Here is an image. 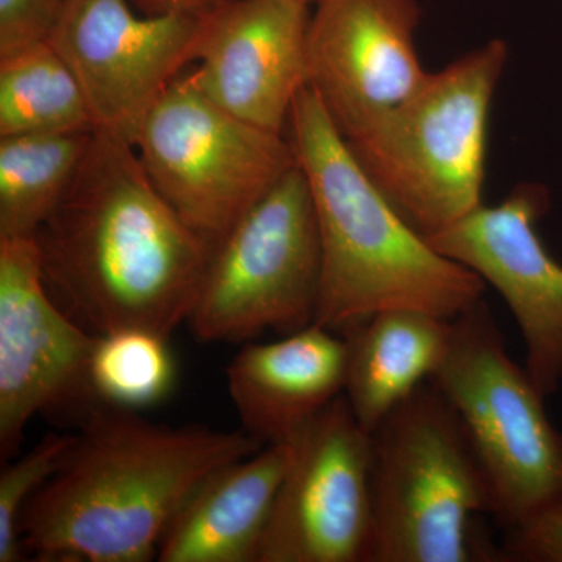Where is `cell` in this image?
Returning <instances> with one entry per match:
<instances>
[{
  "label": "cell",
  "instance_id": "cell-1",
  "mask_svg": "<svg viewBox=\"0 0 562 562\" xmlns=\"http://www.w3.org/2000/svg\"><path fill=\"white\" fill-rule=\"evenodd\" d=\"M35 239L47 290L99 336L136 328L171 338L190 321L213 255L151 184L135 147L98 132Z\"/></svg>",
  "mask_w": 562,
  "mask_h": 562
},
{
  "label": "cell",
  "instance_id": "cell-2",
  "mask_svg": "<svg viewBox=\"0 0 562 562\" xmlns=\"http://www.w3.org/2000/svg\"><path fill=\"white\" fill-rule=\"evenodd\" d=\"M262 447L244 430L169 427L98 403L25 503L22 549L38 561L157 560L162 532L202 480Z\"/></svg>",
  "mask_w": 562,
  "mask_h": 562
},
{
  "label": "cell",
  "instance_id": "cell-3",
  "mask_svg": "<svg viewBox=\"0 0 562 562\" xmlns=\"http://www.w3.org/2000/svg\"><path fill=\"white\" fill-rule=\"evenodd\" d=\"M286 132L319 225L316 324L344 331L394 308L453 321L482 301V277L436 250L395 210L312 88L295 98Z\"/></svg>",
  "mask_w": 562,
  "mask_h": 562
},
{
  "label": "cell",
  "instance_id": "cell-4",
  "mask_svg": "<svg viewBox=\"0 0 562 562\" xmlns=\"http://www.w3.org/2000/svg\"><path fill=\"white\" fill-rule=\"evenodd\" d=\"M508 46L492 40L427 79L347 140L362 169L425 238L483 205L487 124Z\"/></svg>",
  "mask_w": 562,
  "mask_h": 562
},
{
  "label": "cell",
  "instance_id": "cell-5",
  "mask_svg": "<svg viewBox=\"0 0 562 562\" xmlns=\"http://www.w3.org/2000/svg\"><path fill=\"white\" fill-rule=\"evenodd\" d=\"M369 562L497 561L472 519L494 513L490 479L468 428L428 380L371 432Z\"/></svg>",
  "mask_w": 562,
  "mask_h": 562
},
{
  "label": "cell",
  "instance_id": "cell-6",
  "mask_svg": "<svg viewBox=\"0 0 562 562\" xmlns=\"http://www.w3.org/2000/svg\"><path fill=\"white\" fill-rule=\"evenodd\" d=\"M431 380L468 428L503 527L562 501V431L527 368L509 357L483 299L452 321L449 351Z\"/></svg>",
  "mask_w": 562,
  "mask_h": 562
},
{
  "label": "cell",
  "instance_id": "cell-7",
  "mask_svg": "<svg viewBox=\"0 0 562 562\" xmlns=\"http://www.w3.org/2000/svg\"><path fill=\"white\" fill-rule=\"evenodd\" d=\"M135 150L151 184L213 250L297 166L286 135L221 109L192 70L150 111Z\"/></svg>",
  "mask_w": 562,
  "mask_h": 562
},
{
  "label": "cell",
  "instance_id": "cell-8",
  "mask_svg": "<svg viewBox=\"0 0 562 562\" xmlns=\"http://www.w3.org/2000/svg\"><path fill=\"white\" fill-rule=\"evenodd\" d=\"M321 277L319 225L297 165L217 244L188 322L203 342L303 330L316 322Z\"/></svg>",
  "mask_w": 562,
  "mask_h": 562
},
{
  "label": "cell",
  "instance_id": "cell-9",
  "mask_svg": "<svg viewBox=\"0 0 562 562\" xmlns=\"http://www.w3.org/2000/svg\"><path fill=\"white\" fill-rule=\"evenodd\" d=\"M98 336L58 305L35 236H0V460H13L36 414L98 405L90 366Z\"/></svg>",
  "mask_w": 562,
  "mask_h": 562
},
{
  "label": "cell",
  "instance_id": "cell-10",
  "mask_svg": "<svg viewBox=\"0 0 562 562\" xmlns=\"http://www.w3.org/2000/svg\"><path fill=\"white\" fill-rule=\"evenodd\" d=\"M203 21L138 16L127 0H65L50 44L79 80L95 132L135 147L150 111L195 61Z\"/></svg>",
  "mask_w": 562,
  "mask_h": 562
},
{
  "label": "cell",
  "instance_id": "cell-11",
  "mask_svg": "<svg viewBox=\"0 0 562 562\" xmlns=\"http://www.w3.org/2000/svg\"><path fill=\"white\" fill-rule=\"evenodd\" d=\"M372 436L339 395L301 432L257 562H369Z\"/></svg>",
  "mask_w": 562,
  "mask_h": 562
},
{
  "label": "cell",
  "instance_id": "cell-12",
  "mask_svg": "<svg viewBox=\"0 0 562 562\" xmlns=\"http://www.w3.org/2000/svg\"><path fill=\"white\" fill-rule=\"evenodd\" d=\"M549 206L541 184H519L498 205L479 206L427 238L502 295L522 333L525 368L546 397L562 384V265L536 231Z\"/></svg>",
  "mask_w": 562,
  "mask_h": 562
},
{
  "label": "cell",
  "instance_id": "cell-13",
  "mask_svg": "<svg viewBox=\"0 0 562 562\" xmlns=\"http://www.w3.org/2000/svg\"><path fill=\"white\" fill-rule=\"evenodd\" d=\"M417 0H321L308 31V87L347 140L427 79L414 35Z\"/></svg>",
  "mask_w": 562,
  "mask_h": 562
},
{
  "label": "cell",
  "instance_id": "cell-14",
  "mask_svg": "<svg viewBox=\"0 0 562 562\" xmlns=\"http://www.w3.org/2000/svg\"><path fill=\"white\" fill-rule=\"evenodd\" d=\"M310 5L299 0H232L205 14L195 83L239 120L284 135L308 87Z\"/></svg>",
  "mask_w": 562,
  "mask_h": 562
},
{
  "label": "cell",
  "instance_id": "cell-15",
  "mask_svg": "<svg viewBox=\"0 0 562 562\" xmlns=\"http://www.w3.org/2000/svg\"><path fill=\"white\" fill-rule=\"evenodd\" d=\"M225 373L243 430L262 446L291 443L344 394L346 338L314 322L276 342L246 344Z\"/></svg>",
  "mask_w": 562,
  "mask_h": 562
},
{
  "label": "cell",
  "instance_id": "cell-16",
  "mask_svg": "<svg viewBox=\"0 0 562 562\" xmlns=\"http://www.w3.org/2000/svg\"><path fill=\"white\" fill-rule=\"evenodd\" d=\"M294 442L211 472L191 492L158 543L160 562H257Z\"/></svg>",
  "mask_w": 562,
  "mask_h": 562
},
{
  "label": "cell",
  "instance_id": "cell-17",
  "mask_svg": "<svg viewBox=\"0 0 562 562\" xmlns=\"http://www.w3.org/2000/svg\"><path fill=\"white\" fill-rule=\"evenodd\" d=\"M346 395L369 432L441 368L452 338V321L394 308L346 328Z\"/></svg>",
  "mask_w": 562,
  "mask_h": 562
},
{
  "label": "cell",
  "instance_id": "cell-18",
  "mask_svg": "<svg viewBox=\"0 0 562 562\" xmlns=\"http://www.w3.org/2000/svg\"><path fill=\"white\" fill-rule=\"evenodd\" d=\"M94 135L0 136V236L36 235L76 179Z\"/></svg>",
  "mask_w": 562,
  "mask_h": 562
},
{
  "label": "cell",
  "instance_id": "cell-19",
  "mask_svg": "<svg viewBox=\"0 0 562 562\" xmlns=\"http://www.w3.org/2000/svg\"><path fill=\"white\" fill-rule=\"evenodd\" d=\"M95 132L79 80L49 43L0 57V136Z\"/></svg>",
  "mask_w": 562,
  "mask_h": 562
},
{
  "label": "cell",
  "instance_id": "cell-20",
  "mask_svg": "<svg viewBox=\"0 0 562 562\" xmlns=\"http://www.w3.org/2000/svg\"><path fill=\"white\" fill-rule=\"evenodd\" d=\"M168 341L136 328L98 336L90 366L95 398L139 412L168 397L176 383Z\"/></svg>",
  "mask_w": 562,
  "mask_h": 562
},
{
  "label": "cell",
  "instance_id": "cell-21",
  "mask_svg": "<svg viewBox=\"0 0 562 562\" xmlns=\"http://www.w3.org/2000/svg\"><path fill=\"white\" fill-rule=\"evenodd\" d=\"M74 435L47 432L27 453L7 461L0 472V562L24 560L18 522L25 503L57 471Z\"/></svg>",
  "mask_w": 562,
  "mask_h": 562
},
{
  "label": "cell",
  "instance_id": "cell-22",
  "mask_svg": "<svg viewBox=\"0 0 562 562\" xmlns=\"http://www.w3.org/2000/svg\"><path fill=\"white\" fill-rule=\"evenodd\" d=\"M506 530L501 561L562 562V501L542 506Z\"/></svg>",
  "mask_w": 562,
  "mask_h": 562
},
{
  "label": "cell",
  "instance_id": "cell-23",
  "mask_svg": "<svg viewBox=\"0 0 562 562\" xmlns=\"http://www.w3.org/2000/svg\"><path fill=\"white\" fill-rule=\"evenodd\" d=\"M65 0H0V57L49 43Z\"/></svg>",
  "mask_w": 562,
  "mask_h": 562
},
{
  "label": "cell",
  "instance_id": "cell-24",
  "mask_svg": "<svg viewBox=\"0 0 562 562\" xmlns=\"http://www.w3.org/2000/svg\"><path fill=\"white\" fill-rule=\"evenodd\" d=\"M144 14H206L232 0H132Z\"/></svg>",
  "mask_w": 562,
  "mask_h": 562
},
{
  "label": "cell",
  "instance_id": "cell-25",
  "mask_svg": "<svg viewBox=\"0 0 562 562\" xmlns=\"http://www.w3.org/2000/svg\"><path fill=\"white\" fill-rule=\"evenodd\" d=\"M299 2L305 3V5H312V3L321 2V0H299Z\"/></svg>",
  "mask_w": 562,
  "mask_h": 562
}]
</instances>
